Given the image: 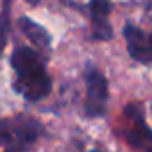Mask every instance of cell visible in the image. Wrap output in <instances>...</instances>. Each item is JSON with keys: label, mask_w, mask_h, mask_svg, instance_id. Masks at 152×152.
I'll list each match as a JSON object with an SVG mask.
<instances>
[{"label": "cell", "mask_w": 152, "mask_h": 152, "mask_svg": "<svg viewBox=\"0 0 152 152\" xmlns=\"http://www.w3.org/2000/svg\"><path fill=\"white\" fill-rule=\"evenodd\" d=\"M18 23H20V27H22V32H23L32 43H36L39 48H50V36H48V32H47L41 25H38L36 22H32V20L27 18V16H22Z\"/></svg>", "instance_id": "obj_6"}, {"label": "cell", "mask_w": 152, "mask_h": 152, "mask_svg": "<svg viewBox=\"0 0 152 152\" xmlns=\"http://www.w3.org/2000/svg\"><path fill=\"white\" fill-rule=\"evenodd\" d=\"M91 20H107L111 13V2L109 0H91Z\"/></svg>", "instance_id": "obj_7"}, {"label": "cell", "mask_w": 152, "mask_h": 152, "mask_svg": "<svg viewBox=\"0 0 152 152\" xmlns=\"http://www.w3.org/2000/svg\"><path fill=\"white\" fill-rule=\"evenodd\" d=\"M11 64L16 72L15 88L27 100L38 102L50 93V77L34 50L27 47L16 48L11 56Z\"/></svg>", "instance_id": "obj_1"}, {"label": "cell", "mask_w": 152, "mask_h": 152, "mask_svg": "<svg viewBox=\"0 0 152 152\" xmlns=\"http://www.w3.org/2000/svg\"><path fill=\"white\" fill-rule=\"evenodd\" d=\"M148 38H150V45H152V32H150V34H148Z\"/></svg>", "instance_id": "obj_11"}, {"label": "cell", "mask_w": 152, "mask_h": 152, "mask_svg": "<svg viewBox=\"0 0 152 152\" xmlns=\"http://www.w3.org/2000/svg\"><path fill=\"white\" fill-rule=\"evenodd\" d=\"M90 152H100V150H90Z\"/></svg>", "instance_id": "obj_12"}, {"label": "cell", "mask_w": 152, "mask_h": 152, "mask_svg": "<svg viewBox=\"0 0 152 152\" xmlns=\"http://www.w3.org/2000/svg\"><path fill=\"white\" fill-rule=\"evenodd\" d=\"M41 125L25 115L0 120V145L7 152H22L39 136Z\"/></svg>", "instance_id": "obj_2"}, {"label": "cell", "mask_w": 152, "mask_h": 152, "mask_svg": "<svg viewBox=\"0 0 152 152\" xmlns=\"http://www.w3.org/2000/svg\"><path fill=\"white\" fill-rule=\"evenodd\" d=\"M124 36L127 41V50L132 59L140 63H152V45H150L148 34H145L141 29L129 23L124 29Z\"/></svg>", "instance_id": "obj_5"}, {"label": "cell", "mask_w": 152, "mask_h": 152, "mask_svg": "<svg viewBox=\"0 0 152 152\" xmlns=\"http://www.w3.org/2000/svg\"><path fill=\"white\" fill-rule=\"evenodd\" d=\"M93 23V38L99 41H106L113 38V29L109 25V20H91Z\"/></svg>", "instance_id": "obj_8"}, {"label": "cell", "mask_w": 152, "mask_h": 152, "mask_svg": "<svg viewBox=\"0 0 152 152\" xmlns=\"http://www.w3.org/2000/svg\"><path fill=\"white\" fill-rule=\"evenodd\" d=\"M9 4L7 0H2V11H0V52L4 50V43H6V32H7V25H9Z\"/></svg>", "instance_id": "obj_9"}, {"label": "cell", "mask_w": 152, "mask_h": 152, "mask_svg": "<svg viewBox=\"0 0 152 152\" xmlns=\"http://www.w3.org/2000/svg\"><path fill=\"white\" fill-rule=\"evenodd\" d=\"M27 2H29V4H38L39 0H27Z\"/></svg>", "instance_id": "obj_10"}, {"label": "cell", "mask_w": 152, "mask_h": 152, "mask_svg": "<svg viewBox=\"0 0 152 152\" xmlns=\"http://www.w3.org/2000/svg\"><path fill=\"white\" fill-rule=\"evenodd\" d=\"M125 115H127V118L132 120V127L125 132V140L132 147L141 148L143 152H152V131L145 125L141 109L138 106H127Z\"/></svg>", "instance_id": "obj_4"}, {"label": "cell", "mask_w": 152, "mask_h": 152, "mask_svg": "<svg viewBox=\"0 0 152 152\" xmlns=\"http://www.w3.org/2000/svg\"><path fill=\"white\" fill-rule=\"evenodd\" d=\"M86 86H88L86 115L88 116H102L106 111V100H107V81H106V77L99 70L90 68L86 73Z\"/></svg>", "instance_id": "obj_3"}]
</instances>
